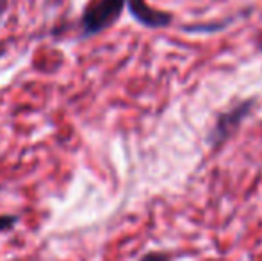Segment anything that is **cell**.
<instances>
[{
  "label": "cell",
  "instance_id": "obj_4",
  "mask_svg": "<svg viewBox=\"0 0 262 261\" xmlns=\"http://www.w3.org/2000/svg\"><path fill=\"white\" fill-rule=\"evenodd\" d=\"M139 261H173L171 254L168 252H162V251H152V252H146L143 254Z\"/></svg>",
  "mask_w": 262,
  "mask_h": 261
},
{
  "label": "cell",
  "instance_id": "obj_2",
  "mask_svg": "<svg viewBox=\"0 0 262 261\" xmlns=\"http://www.w3.org/2000/svg\"><path fill=\"white\" fill-rule=\"evenodd\" d=\"M255 108V98H248V101H241L239 104L232 106L230 109L220 113L216 116V122L210 127V132L207 136V142L214 147H220L239 129L243 122L246 120V116L252 113V109Z\"/></svg>",
  "mask_w": 262,
  "mask_h": 261
},
{
  "label": "cell",
  "instance_id": "obj_1",
  "mask_svg": "<svg viewBox=\"0 0 262 261\" xmlns=\"http://www.w3.org/2000/svg\"><path fill=\"white\" fill-rule=\"evenodd\" d=\"M127 4L128 0H91L80 18L82 38H91L113 27L120 20Z\"/></svg>",
  "mask_w": 262,
  "mask_h": 261
},
{
  "label": "cell",
  "instance_id": "obj_3",
  "mask_svg": "<svg viewBox=\"0 0 262 261\" xmlns=\"http://www.w3.org/2000/svg\"><path fill=\"white\" fill-rule=\"evenodd\" d=\"M20 222V215H0V233L11 231Z\"/></svg>",
  "mask_w": 262,
  "mask_h": 261
}]
</instances>
